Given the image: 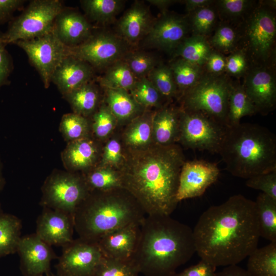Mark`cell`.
<instances>
[{"mask_svg": "<svg viewBox=\"0 0 276 276\" xmlns=\"http://www.w3.org/2000/svg\"><path fill=\"white\" fill-rule=\"evenodd\" d=\"M193 233L201 260L215 267L237 264L258 248L260 236L255 202L233 195L205 211Z\"/></svg>", "mask_w": 276, "mask_h": 276, "instance_id": "obj_1", "label": "cell"}, {"mask_svg": "<svg viewBox=\"0 0 276 276\" xmlns=\"http://www.w3.org/2000/svg\"><path fill=\"white\" fill-rule=\"evenodd\" d=\"M185 162L181 148L152 143L124 154L117 169L122 188L127 191L146 215H170L179 202V178Z\"/></svg>", "mask_w": 276, "mask_h": 276, "instance_id": "obj_2", "label": "cell"}, {"mask_svg": "<svg viewBox=\"0 0 276 276\" xmlns=\"http://www.w3.org/2000/svg\"><path fill=\"white\" fill-rule=\"evenodd\" d=\"M196 252L193 230L170 215H147L132 259L145 276H171Z\"/></svg>", "mask_w": 276, "mask_h": 276, "instance_id": "obj_3", "label": "cell"}, {"mask_svg": "<svg viewBox=\"0 0 276 276\" xmlns=\"http://www.w3.org/2000/svg\"><path fill=\"white\" fill-rule=\"evenodd\" d=\"M218 154L232 175L247 179L276 170V136L256 124L226 127Z\"/></svg>", "mask_w": 276, "mask_h": 276, "instance_id": "obj_4", "label": "cell"}, {"mask_svg": "<svg viewBox=\"0 0 276 276\" xmlns=\"http://www.w3.org/2000/svg\"><path fill=\"white\" fill-rule=\"evenodd\" d=\"M146 214L124 189L90 191L74 216L79 238L97 242L104 235L124 226L141 223Z\"/></svg>", "mask_w": 276, "mask_h": 276, "instance_id": "obj_5", "label": "cell"}, {"mask_svg": "<svg viewBox=\"0 0 276 276\" xmlns=\"http://www.w3.org/2000/svg\"><path fill=\"white\" fill-rule=\"evenodd\" d=\"M232 86L223 78L213 76L200 78L182 95L181 108L202 112L226 127Z\"/></svg>", "mask_w": 276, "mask_h": 276, "instance_id": "obj_6", "label": "cell"}, {"mask_svg": "<svg viewBox=\"0 0 276 276\" xmlns=\"http://www.w3.org/2000/svg\"><path fill=\"white\" fill-rule=\"evenodd\" d=\"M59 0H34L2 35L5 44L42 36L53 29L57 16L63 9Z\"/></svg>", "mask_w": 276, "mask_h": 276, "instance_id": "obj_7", "label": "cell"}, {"mask_svg": "<svg viewBox=\"0 0 276 276\" xmlns=\"http://www.w3.org/2000/svg\"><path fill=\"white\" fill-rule=\"evenodd\" d=\"M90 190L83 176L72 173L51 175L42 187L41 204L43 208L60 211L74 216L78 206Z\"/></svg>", "mask_w": 276, "mask_h": 276, "instance_id": "obj_8", "label": "cell"}, {"mask_svg": "<svg viewBox=\"0 0 276 276\" xmlns=\"http://www.w3.org/2000/svg\"><path fill=\"white\" fill-rule=\"evenodd\" d=\"M225 128L202 112L181 108L178 142L188 148L218 153Z\"/></svg>", "mask_w": 276, "mask_h": 276, "instance_id": "obj_9", "label": "cell"}, {"mask_svg": "<svg viewBox=\"0 0 276 276\" xmlns=\"http://www.w3.org/2000/svg\"><path fill=\"white\" fill-rule=\"evenodd\" d=\"M129 45L118 35L106 32L91 34L81 44L68 47L69 54L94 68L107 67L122 59L129 52Z\"/></svg>", "mask_w": 276, "mask_h": 276, "instance_id": "obj_10", "label": "cell"}, {"mask_svg": "<svg viewBox=\"0 0 276 276\" xmlns=\"http://www.w3.org/2000/svg\"><path fill=\"white\" fill-rule=\"evenodd\" d=\"M15 43L24 50L39 73L45 88L62 60L69 56L68 47L62 43L53 31L42 36Z\"/></svg>", "mask_w": 276, "mask_h": 276, "instance_id": "obj_11", "label": "cell"}, {"mask_svg": "<svg viewBox=\"0 0 276 276\" xmlns=\"http://www.w3.org/2000/svg\"><path fill=\"white\" fill-rule=\"evenodd\" d=\"M56 276H94L104 256L97 242L80 238L62 246Z\"/></svg>", "mask_w": 276, "mask_h": 276, "instance_id": "obj_12", "label": "cell"}, {"mask_svg": "<svg viewBox=\"0 0 276 276\" xmlns=\"http://www.w3.org/2000/svg\"><path fill=\"white\" fill-rule=\"evenodd\" d=\"M219 174L215 163L203 160L185 161L179 175L177 201L201 196L217 180Z\"/></svg>", "mask_w": 276, "mask_h": 276, "instance_id": "obj_13", "label": "cell"}, {"mask_svg": "<svg viewBox=\"0 0 276 276\" xmlns=\"http://www.w3.org/2000/svg\"><path fill=\"white\" fill-rule=\"evenodd\" d=\"M17 252L20 257V268L23 276L50 274L51 262L57 258L51 246L35 233L21 237Z\"/></svg>", "mask_w": 276, "mask_h": 276, "instance_id": "obj_14", "label": "cell"}, {"mask_svg": "<svg viewBox=\"0 0 276 276\" xmlns=\"http://www.w3.org/2000/svg\"><path fill=\"white\" fill-rule=\"evenodd\" d=\"M189 24L183 17L165 13L156 20L145 36L144 45L167 52L174 51L186 38Z\"/></svg>", "mask_w": 276, "mask_h": 276, "instance_id": "obj_15", "label": "cell"}, {"mask_svg": "<svg viewBox=\"0 0 276 276\" xmlns=\"http://www.w3.org/2000/svg\"><path fill=\"white\" fill-rule=\"evenodd\" d=\"M74 230L72 216L60 211L44 208L37 219L35 234L50 246H63L74 239Z\"/></svg>", "mask_w": 276, "mask_h": 276, "instance_id": "obj_16", "label": "cell"}, {"mask_svg": "<svg viewBox=\"0 0 276 276\" xmlns=\"http://www.w3.org/2000/svg\"><path fill=\"white\" fill-rule=\"evenodd\" d=\"M246 33L253 53L258 58L266 59L275 37L276 21L274 15L265 9H257L248 21Z\"/></svg>", "mask_w": 276, "mask_h": 276, "instance_id": "obj_17", "label": "cell"}, {"mask_svg": "<svg viewBox=\"0 0 276 276\" xmlns=\"http://www.w3.org/2000/svg\"><path fill=\"white\" fill-rule=\"evenodd\" d=\"M243 88L257 112L267 114L274 109L276 84L273 75L265 68H256L248 74Z\"/></svg>", "mask_w": 276, "mask_h": 276, "instance_id": "obj_18", "label": "cell"}, {"mask_svg": "<svg viewBox=\"0 0 276 276\" xmlns=\"http://www.w3.org/2000/svg\"><path fill=\"white\" fill-rule=\"evenodd\" d=\"M53 31L68 47L81 44L92 34L91 24L85 15L75 9L64 7L55 19Z\"/></svg>", "mask_w": 276, "mask_h": 276, "instance_id": "obj_19", "label": "cell"}, {"mask_svg": "<svg viewBox=\"0 0 276 276\" xmlns=\"http://www.w3.org/2000/svg\"><path fill=\"white\" fill-rule=\"evenodd\" d=\"M140 224H129L102 236L97 243L104 257L131 259L138 242Z\"/></svg>", "mask_w": 276, "mask_h": 276, "instance_id": "obj_20", "label": "cell"}, {"mask_svg": "<svg viewBox=\"0 0 276 276\" xmlns=\"http://www.w3.org/2000/svg\"><path fill=\"white\" fill-rule=\"evenodd\" d=\"M95 70L89 64L69 55L65 57L54 71L51 79L64 96L81 85L91 82Z\"/></svg>", "mask_w": 276, "mask_h": 276, "instance_id": "obj_21", "label": "cell"}, {"mask_svg": "<svg viewBox=\"0 0 276 276\" xmlns=\"http://www.w3.org/2000/svg\"><path fill=\"white\" fill-rule=\"evenodd\" d=\"M153 21L149 8L142 2L136 1L118 21V35L129 45H135L145 37Z\"/></svg>", "mask_w": 276, "mask_h": 276, "instance_id": "obj_22", "label": "cell"}, {"mask_svg": "<svg viewBox=\"0 0 276 276\" xmlns=\"http://www.w3.org/2000/svg\"><path fill=\"white\" fill-rule=\"evenodd\" d=\"M181 108L163 106L153 113V143L162 146L176 144L179 141Z\"/></svg>", "mask_w": 276, "mask_h": 276, "instance_id": "obj_23", "label": "cell"}, {"mask_svg": "<svg viewBox=\"0 0 276 276\" xmlns=\"http://www.w3.org/2000/svg\"><path fill=\"white\" fill-rule=\"evenodd\" d=\"M98 156V146L88 137L69 142L62 153V159L68 169L83 171L91 169Z\"/></svg>", "mask_w": 276, "mask_h": 276, "instance_id": "obj_24", "label": "cell"}, {"mask_svg": "<svg viewBox=\"0 0 276 276\" xmlns=\"http://www.w3.org/2000/svg\"><path fill=\"white\" fill-rule=\"evenodd\" d=\"M153 113L146 111L131 120L123 133V140L127 149L143 148L153 143Z\"/></svg>", "mask_w": 276, "mask_h": 276, "instance_id": "obj_25", "label": "cell"}, {"mask_svg": "<svg viewBox=\"0 0 276 276\" xmlns=\"http://www.w3.org/2000/svg\"><path fill=\"white\" fill-rule=\"evenodd\" d=\"M63 96L71 105L74 112L84 117L94 114L100 103L99 89L91 81Z\"/></svg>", "mask_w": 276, "mask_h": 276, "instance_id": "obj_26", "label": "cell"}, {"mask_svg": "<svg viewBox=\"0 0 276 276\" xmlns=\"http://www.w3.org/2000/svg\"><path fill=\"white\" fill-rule=\"evenodd\" d=\"M106 104L117 122L132 120L143 108L134 100L129 92L121 89H105Z\"/></svg>", "mask_w": 276, "mask_h": 276, "instance_id": "obj_27", "label": "cell"}, {"mask_svg": "<svg viewBox=\"0 0 276 276\" xmlns=\"http://www.w3.org/2000/svg\"><path fill=\"white\" fill-rule=\"evenodd\" d=\"M255 202L260 237L276 242V199L261 193Z\"/></svg>", "mask_w": 276, "mask_h": 276, "instance_id": "obj_28", "label": "cell"}, {"mask_svg": "<svg viewBox=\"0 0 276 276\" xmlns=\"http://www.w3.org/2000/svg\"><path fill=\"white\" fill-rule=\"evenodd\" d=\"M246 270L251 276H276V242L257 248L248 256Z\"/></svg>", "mask_w": 276, "mask_h": 276, "instance_id": "obj_29", "label": "cell"}, {"mask_svg": "<svg viewBox=\"0 0 276 276\" xmlns=\"http://www.w3.org/2000/svg\"><path fill=\"white\" fill-rule=\"evenodd\" d=\"M173 52L174 57L199 66L206 63L212 53L204 36L197 35L185 38Z\"/></svg>", "mask_w": 276, "mask_h": 276, "instance_id": "obj_30", "label": "cell"}, {"mask_svg": "<svg viewBox=\"0 0 276 276\" xmlns=\"http://www.w3.org/2000/svg\"><path fill=\"white\" fill-rule=\"evenodd\" d=\"M137 79L122 59L108 66L99 82L105 89H121L129 92Z\"/></svg>", "mask_w": 276, "mask_h": 276, "instance_id": "obj_31", "label": "cell"}, {"mask_svg": "<svg viewBox=\"0 0 276 276\" xmlns=\"http://www.w3.org/2000/svg\"><path fill=\"white\" fill-rule=\"evenodd\" d=\"M85 16L97 24L112 21L121 11L125 1L121 0H83L80 1Z\"/></svg>", "mask_w": 276, "mask_h": 276, "instance_id": "obj_32", "label": "cell"}, {"mask_svg": "<svg viewBox=\"0 0 276 276\" xmlns=\"http://www.w3.org/2000/svg\"><path fill=\"white\" fill-rule=\"evenodd\" d=\"M20 220L9 214L0 215V258L17 252L21 238Z\"/></svg>", "mask_w": 276, "mask_h": 276, "instance_id": "obj_33", "label": "cell"}, {"mask_svg": "<svg viewBox=\"0 0 276 276\" xmlns=\"http://www.w3.org/2000/svg\"><path fill=\"white\" fill-rule=\"evenodd\" d=\"M256 112V108L243 86L232 85L228 98L226 127L237 125L243 117Z\"/></svg>", "mask_w": 276, "mask_h": 276, "instance_id": "obj_34", "label": "cell"}, {"mask_svg": "<svg viewBox=\"0 0 276 276\" xmlns=\"http://www.w3.org/2000/svg\"><path fill=\"white\" fill-rule=\"evenodd\" d=\"M83 177L90 191H108L122 189L118 171L111 167L95 168Z\"/></svg>", "mask_w": 276, "mask_h": 276, "instance_id": "obj_35", "label": "cell"}, {"mask_svg": "<svg viewBox=\"0 0 276 276\" xmlns=\"http://www.w3.org/2000/svg\"><path fill=\"white\" fill-rule=\"evenodd\" d=\"M178 90L182 95L194 86L200 79V66L179 58L169 66Z\"/></svg>", "mask_w": 276, "mask_h": 276, "instance_id": "obj_36", "label": "cell"}, {"mask_svg": "<svg viewBox=\"0 0 276 276\" xmlns=\"http://www.w3.org/2000/svg\"><path fill=\"white\" fill-rule=\"evenodd\" d=\"M161 95L163 100L171 101L178 90L169 66L157 64L147 76Z\"/></svg>", "mask_w": 276, "mask_h": 276, "instance_id": "obj_37", "label": "cell"}, {"mask_svg": "<svg viewBox=\"0 0 276 276\" xmlns=\"http://www.w3.org/2000/svg\"><path fill=\"white\" fill-rule=\"evenodd\" d=\"M129 92L135 102L143 108L163 107V99L147 77L138 78Z\"/></svg>", "mask_w": 276, "mask_h": 276, "instance_id": "obj_38", "label": "cell"}, {"mask_svg": "<svg viewBox=\"0 0 276 276\" xmlns=\"http://www.w3.org/2000/svg\"><path fill=\"white\" fill-rule=\"evenodd\" d=\"M139 269L132 259H118L103 257L94 276H138Z\"/></svg>", "mask_w": 276, "mask_h": 276, "instance_id": "obj_39", "label": "cell"}, {"mask_svg": "<svg viewBox=\"0 0 276 276\" xmlns=\"http://www.w3.org/2000/svg\"><path fill=\"white\" fill-rule=\"evenodd\" d=\"M60 129L65 139L70 142L88 137L90 126L86 117L74 112L62 117Z\"/></svg>", "mask_w": 276, "mask_h": 276, "instance_id": "obj_40", "label": "cell"}, {"mask_svg": "<svg viewBox=\"0 0 276 276\" xmlns=\"http://www.w3.org/2000/svg\"><path fill=\"white\" fill-rule=\"evenodd\" d=\"M123 59L137 79L147 77L158 64L153 55L143 51L129 52Z\"/></svg>", "mask_w": 276, "mask_h": 276, "instance_id": "obj_41", "label": "cell"}, {"mask_svg": "<svg viewBox=\"0 0 276 276\" xmlns=\"http://www.w3.org/2000/svg\"><path fill=\"white\" fill-rule=\"evenodd\" d=\"M117 120L105 104L99 107L93 114L92 128L99 139L107 137L112 132Z\"/></svg>", "mask_w": 276, "mask_h": 276, "instance_id": "obj_42", "label": "cell"}, {"mask_svg": "<svg viewBox=\"0 0 276 276\" xmlns=\"http://www.w3.org/2000/svg\"><path fill=\"white\" fill-rule=\"evenodd\" d=\"M191 26L194 35L204 36L209 33L216 21V13L210 7L196 10L192 12Z\"/></svg>", "mask_w": 276, "mask_h": 276, "instance_id": "obj_43", "label": "cell"}, {"mask_svg": "<svg viewBox=\"0 0 276 276\" xmlns=\"http://www.w3.org/2000/svg\"><path fill=\"white\" fill-rule=\"evenodd\" d=\"M246 185L276 199V170L247 179Z\"/></svg>", "mask_w": 276, "mask_h": 276, "instance_id": "obj_44", "label": "cell"}, {"mask_svg": "<svg viewBox=\"0 0 276 276\" xmlns=\"http://www.w3.org/2000/svg\"><path fill=\"white\" fill-rule=\"evenodd\" d=\"M124 154L120 142L116 139L109 140L103 149L101 166H106L117 170L121 165Z\"/></svg>", "mask_w": 276, "mask_h": 276, "instance_id": "obj_45", "label": "cell"}, {"mask_svg": "<svg viewBox=\"0 0 276 276\" xmlns=\"http://www.w3.org/2000/svg\"><path fill=\"white\" fill-rule=\"evenodd\" d=\"M236 34L229 26H219L212 37L211 42L216 49L223 51H230L235 47L236 43Z\"/></svg>", "mask_w": 276, "mask_h": 276, "instance_id": "obj_46", "label": "cell"}, {"mask_svg": "<svg viewBox=\"0 0 276 276\" xmlns=\"http://www.w3.org/2000/svg\"><path fill=\"white\" fill-rule=\"evenodd\" d=\"M247 0H221L218 1L219 10L224 15L235 18L244 14L250 6Z\"/></svg>", "mask_w": 276, "mask_h": 276, "instance_id": "obj_47", "label": "cell"}, {"mask_svg": "<svg viewBox=\"0 0 276 276\" xmlns=\"http://www.w3.org/2000/svg\"><path fill=\"white\" fill-rule=\"evenodd\" d=\"M216 267L201 260L179 273H174L171 276H215Z\"/></svg>", "mask_w": 276, "mask_h": 276, "instance_id": "obj_48", "label": "cell"}, {"mask_svg": "<svg viewBox=\"0 0 276 276\" xmlns=\"http://www.w3.org/2000/svg\"><path fill=\"white\" fill-rule=\"evenodd\" d=\"M247 66L244 55L240 52L233 53L226 59L225 70L234 76L242 75Z\"/></svg>", "mask_w": 276, "mask_h": 276, "instance_id": "obj_49", "label": "cell"}, {"mask_svg": "<svg viewBox=\"0 0 276 276\" xmlns=\"http://www.w3.org/2000/svg\"><path fill=\"white\" fill-rule=\"evenodd\" d=\"M24 1L0 0V25L10 18L13 13L20 8Z\"/></svg>", "mask_w": 276, "mask_h": 276, "instance_id": "obj_50", "label": "cell"}, {"mask_svg": "<svg viewBox=\"0 0 276 276\" xmlns=\"http://www.w3.org/2000/svg\"><path fill=\"white\" fill-rule=\"evenodd\" d=\"M2 35L0 34V86L7 80L10 72V60L5 48L6 44L2 40Z\"/></svg>", "mask_w": 276, "mask_h": 276, "instance_id": "obj_51", "label": "cell"}, {"mask_svg": "<svg viewBox=\"0 0 276 276\" xmlns=\"http://www.w3.org/2000/svg\"><path fill=\"white\" fill-rule=\"evenodd\" d=\"M205 63L208 71L213 74H219L225 70L226 60L217 53L212 52Z\"/></svg>", "mask_w": 276, "mask_h": 276, "instance_id": "obj_52", "label": "cell"}, {"mask_svg": "<svg viewBox=\"0 0 276 276\" xmlns=\"http://www.w3.org/2000/svg\"><path fill=\"white\" fill-rule=\"evenodd\" d=\"M215 276H251L247 271L235 265L226 266L221 271L216 272Z\"/></svg>", "mask_w": 276, "mask_h": 276, "instance_id": "obj_53", "label": "cell"}, {"mask_svg": "<svg viewBox=\"0 0 276 276\" xmlns=\"http://www.w3.org/2000/svg\"><path fill=\"white\" fill-rule=\"evenodd\" d=\"M185 2L186 11L191 13L199 9L209 7L213 3L210 0H187Z\"/></svg>", "mask_w": 276, "mask_h": 276, "instance_id": "obj_54", "label": "cell"}, {"mask_svg": "<svg viewBox=\"0 0 276 276\" xmlns=\"http://www.w3.org/2000/svg\"><path fill=\"white\" fill-rule=\"evenodd\" d=\"M147 2L159 9L164 14L167 13L168 8L176 1L171 0H148Z\"/></svg>", "mask_w": 276, "mask_h": 276, "instance_id": "obj_55", "label": "cell"}, {"mask_svg": "<svg viewBox=\"0 0 276 276\" xmlns=\"http://www.w3.org/2000/svg\"><path fill=\"white\" fill-rule=\"evenodd\" d=\"M2 178L0 173V188L2 186Z\"/></svg>", "mask_w": 276, "mask_h": 276, "instance_id": "obj_56", "label": "cell"}, {"mask_svg": "<svg viewBox=\"0 0 276 276\" xmlns=\"http://www.w3.org/2000/svg\"><path fill=\"white\" fill-rule=\"evenodd\" d=\"M44 276H55V275L52 274V273H50L49 274H48V275H44Z\"/></svg>", "mask_w": 276, "mask_h": 276, "instance_id": "obj_57", "label": "cell"}, {"mask_svg": "<svg viewBox=\"0 0 276 276\" xmlns=\"http://www.w3.org/2000/svg\"><path fill=\"white\" fill-rule=\"evenodd\" d=\"M2 212H1V208H0V215L2 214Z\"/></svg>", "mask_w": 276, "mask_h": 276, "instance_id": "obj_58", "label": "cell"}]
</instances>
